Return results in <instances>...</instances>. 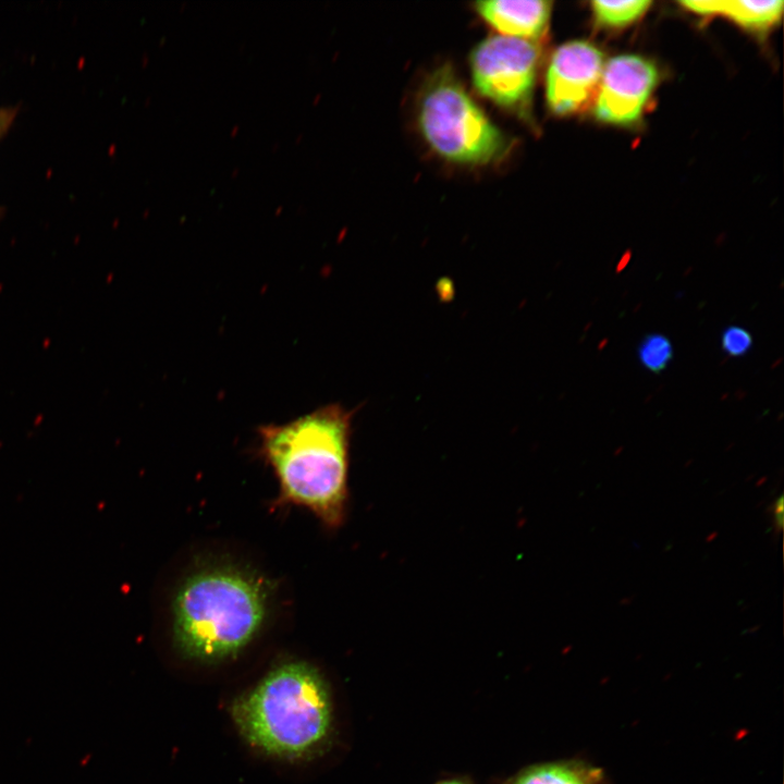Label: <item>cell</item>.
Returning a JSON list of instances; mask_svg holds the SVG:
<instances>
[{"label": "cell", "instance_id": "5bb4252c", "mask_svg": "<svg viewBox=\"0 0 784 784\" xmlns=\"http://www.w3.org/2000/svg\"><path fill=\"white\" fill-rule=\"evenodd\" d=\"M433 784H475L468 776L457 775L442 779Z\"/></svg>", "mask_w": 784, "mask_h": 784}, {"label": "cell", "instance_id": "3957f363", "mask_svg": "<svg viewBox=\"0 0 784 784\" xmlns=\"http://www.w3.org/2000/svg\"><path fill=\"white\" fill-rule=\"evenodd\" d=\"M232 715L244 737L262 751L297 758L320 749L333 728V706L321 674L306 662L269 672L238 698Z\"/></svg>", "mask_w": 784, "mask_h": 784}, {"label": "cell", "instance_id": "7a4b0ae2", "mask_svg": "<svg viewBox=\"0 0 784 784\" xmlns=\"http://www.w3.org/2000/svg\"><path fill=\"white\" fill-rule=\"evenodd\" d=\"M351 413L329 404L258 428L259 453L279 485L275 504L310 511L328 528L345 518Z\"/></svg>", "mask_w": 784, "mask_h": 784}, {"label": "cell", "instance_id": "8fae6325", "mask_svg": "<svg viewBox=\"0 0 784 784\" xmlns=\"http://www.w3.org/2000/svg\"><path fill=\"white\" fill-rule=\"evenodd\" d=\"M652 4L649 0H624L591 2L593 17L602 27L627 26L642 16Z\"/></svg>", "mask_w": 784, "mask_h": 784}, {"label": "cell", "instance_id": "5b68a950", "mask_svg": "<svg viewBox=\"0 0 784 784\" xmlns=\"http://www.w3.org/2000/svg\"><path fill=\"white\" fill-rule=\"evenodd\" d=\"M539 50L531 40L490 36L470 53L476 90L495 105L526 114L536 81Z\"/></svg>", "mask_w": 784, "mask_h": 784}, {"label": "cell", "instance_id": "2e32d148", "mask_svg": "<svg viewBox=\"0 0 784 784\" xmlns=\"http://www.w3.org/2000/svg\"><path fill=\"white\" fill-rule=\"evenodd\" d=\"M237 172H238V169L236 168L235 170H233L232 175L233 176L236 175Z\"/></svg>", "mask_w": 784, "mask_h": 784}, {"label": "cell", "instance_id": "7c38bea8", "mask_svg": "<svg viewBox=\"0 0 784 784\" xmlns=\"http://www.w3.org/2000/svg\"><path fill=\"white\" fill-rule=\"evenodd\" d=\"M640 364L650 372L661 373L671 364L674 350L671 340L662 333H648L638 344Z\"/></svg>", "mask_w": 784, "mask_h": 784}, {"label": "cell", "instance_id": "8992f818", "mask_svg": "<svg viewBox=\"0 0 784 784\" xmlns=\"http://www.w3.org/2000/svg\"><path fill=\"white\" fill-rule=\"evenodd\" d=\"M657 82L658 70L649 60L636 54L612 58L603 66L596 97L597 119L617 125L636 122Z\"/></svg>", "mask_w": 784, "mask_h": 784}, {"label": "cell", "instance_id": "277c9868", "mask_svg": "<svg viewBox=\"0 0 784 784\" xmlns=\"http://www.w3.org/2000/svg\"><path fill=\"white\" fill-rule=\"evenodd\" d=\"M419 131L441 158L460 164H487L503 158L510 142L467 94L450 65L426 79L418 100Z\"/></svg>", "mask_w": 784, "mask_h": 784}, {"label": "cell", "instance_id": "ba28073f", "mask_svg": "<svg viewBox=\"0 0 784 784\" xmlns=\"http://www.w3.org/2000/svg\"><path fill=\"white\" fill-rule=\"evenodd\" d=\"M477 13L502 36L526 40L547 29L551 2L546 0H488L474 3Z\"/></svg>", "mask_w": 784, "mask_h": 784}, {"label": "cell", "instance_id": "9a60e30c", "mask_svg": "<svg viewBox=\"0 0 784 784\" xmlns=\"http://www.w3.org/2000/svg\"><path fill=\"white\" fill-rule=\"evenodd\" d=\"M237 131H238V125L233 126L231 130V135L234 136L237 133Z\"/></svg>", "mask_w": 784, "mask_h": 784}, {"label": "cell", "instance_id": "30bf717a", "mask_svg": "<svg viewBox=\"0 0 784 784\" xmlns=\"http://www.w3.org/2000/svg\"><path fill=\"white\" fill-rule=\"evenodd\" d=\"M603 774L579 760H559L525 767L503 784H602Z\"/></svg>", "mask_w": 784, "mask_h": 784}, {"label": "cell", "instance_id": "6da1fadb", "mask_svg": "<svg viewBox=\"0 0 784 784\" xmlns=\"http://www.w3.org/2000/svg\"><path fill=\"white\" fill-rule=\"evenodd\" d=\"M270 583L228 562L195 567L171 599V630L186 658L218 662L242 652L261 632L271 610Z\"/></svg>", "mask_w": 784, "mask_h": 784}, {"label": "cell", "instance_id": "9c48e42d", "mask_svg": "<svg viewBox=\"0 0 784 784\" xmlns=\"http://www.w3.org/2000/svg\"><path fill=\"white\" fill-rule=\"evenodd\" d=\"M679 4L698 14L723 15L752 30H765L775 24L784 5L782 0H685Z\"/></svg>", "mask_w": 784, "mask_h": 784}, {"label": "cell", "instance_id": "4fadbf2b", "mask_svg": "<svg viewBox=\"0 0 784 784\" xmlns=\"http://www.w3.org/2000/svg\"><path fill=\"white\" fill-rule=\"evenodd\" d=\"M754 344L751 333L739 326L731 324L722 331L721 346L730 357H743L749 353Z\"/></svg>", "mask_w": 784, "mask_h": 784}, {"label": "cell", "instance_id": "52a82bcc", "mask_svg": "<svg viewBox=\"0 0 784 784\" xmlns=\"http://www.w3.org/2000/svg\"><path fill=\"white\" fill-rule=\"evenodd\" d=\"M602 52L584 40L560 46L547 72L546 96L556 114L581 111L597 96L602 71Z\"/></svg>", "mask_w": 784, "mask_h": 784}]
</instances>
